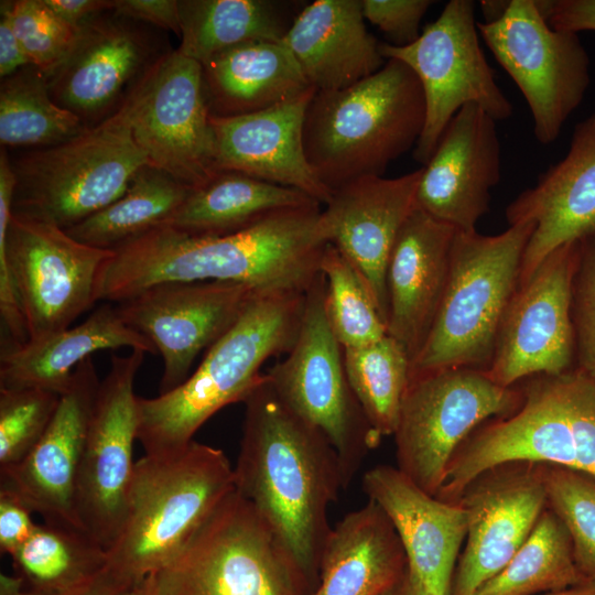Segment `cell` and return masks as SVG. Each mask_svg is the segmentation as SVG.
<instances>
[{
    "label": "cell",
    "instance_id": "cell-33",
    "mask_svg": "<svg viewBox=\"0 0 595 595\" xmlns=\"http://www.w3.org/2000/svg\"><path fill=\"white\" fill-rule=\"evenodd\" d=\"M177 51L199 64L232 46L282 41L295 17L286 2L272 0H177Z\"/></svg>",
    "mask_w": 595,
    "mask_h": 595
},
{
    "label": "cell",
    "instance_id": "cell-11",
    "mask_svg": "<svg viewBox=\"0 0 595 595\" xmlns=\"http://www.w3.org/2000/svg\"><path fill=\"white\" fill-rule=\"evenodd\" d=\"M325 289L321 273L306 292L293 347L267 375L284 403L318 429L335 448L348 487L380 441L349 385L344 349L328 322Z\"/></svg>",
    "mask_w": 595,
    "mask_h": 595
},
{
    "label": "cell",
    "instance_id": "cell-18",
    "mask_svg": "<svg viewBox=\"0 0 595 595\" xmlns=\"http://www.w3.org/2000/svg\"><path fill=\"white\" fill-rule=\"evenodd\" d=\"M578 240L552 251L518 286L501 318L487 376L510 388L537 376L575 368L571 286Z\"/></svg>",
    "mask_w": 595,
    "mask_h": 595
},
{
    "label": "cell",
    "instance_id": "cell-6",
    "mask_svg": "<svg viewBox=\"0 0 595 595\" xmlns=\"http://www.w3.org/2000/svg\"><path fill=\"white\" fill-rule=\"evenodd\" d=\"M517 385L520 405L486 420L461 443L436 498L456 502L475 476L507 462L560 465L595 477V381L572 369Z\"/></svg>",
    "mask_w": 595,
    "mask_h": 595
},
{
    "label": "cell",
    "instance_id": "cell-30",
    "mask_svg": "<svg viewBox=\"0 0 595 595\" xmlns=\"http://www.w3.org/2000/svg\"><path fill=\"white\" fill-rule=\"evenodd\" d=\"M120 347L158 354L148 338L123 322L116 305L106 302L74 327L1 349L0 388H41L62 394L83 360L95 351Z\"/></svg>",
    "mask_w": 595,
    "mask_h": 595
},
{
    "label": "cell",
    "instance_id": "cell-36",
    "mask_svg": "<svg viewBox=\"0 0 595 595\" xmlns=\"http://www.w3.org/2000/svg\"><path fill=\"white\" fill-rule=\"evenodd\" d=\"M87 128L51 97L44 73L26 65L1 79L0 143L8 149H42L65 142Z\"/></svg>",
    "mask_w": 595,
    "mask_h": 595
},
{
    "label": "cell",
    "instance_id": "cell-1",
    "mask_svg": "<svg viewBox=\"0 0 595 595\" xmlns=\"http://www.w3.org/2000/svg\"><path fill=\"white\" fill-rule=\"evenodd\" d=\"M321 204L285 208L229 235L194 236L162 224L112 249L96 302L118 303L162 283L230 281L257 291L307 292L328 241Z\"/></svg>",
    "mask_w": 595,
    "mask_h": 595
},
{
    "label": "cell",
    "instance_id": "cell-12",
    "mask_svg": "<svg viewBox=\"0 0 595 595\" xmlns=\"http://www.w3.org/2000/svg\"><path fill=\"white\" fill-rule=\"evenodd\" d=\"M521 399L518 385L500 387L483 369L410 376L392 434L397 467L436 496L461 443L486 420L513 412Z\"/></svg>",
    "mask_w": 595,
    "mask_h": 595
},
{
    "label": "cell",
    "instance_id": "cell-21",
    "mask_svg": "<svg viewBox=\"0 0 595 595\" xmlns=\"http://www.w3.org/2000/svg\"><path fill=\"white\" fill-rule=\"evenodd\" d=\"M99 383L93 357H88L74 370L36 445L19 463L0 468V493L14 497L45 522L85 531L76 510L77 484Z\"/></svg>",
    "mask_w": 595,
    "mask_h": 595
},
{
    "label": "cell",
    "instance_id": "cell-14",
    "mask_svg": "<svg viewBox=\"0 0 595 595\" xmlns=\"http://www.w3.org/2000/svg\"><path fill=\"white\" fill-rule=\"evenodd\" d=\"M477 28L524 97L536 139L555 141L591 84V60L578 34L551 28L537 0H510L498 20Z\"/></svg>",
    "mask_w": 595,
    "mask_h": 595
},
{
    "label": "cell",
    "instance_id": "cell-40",
    "mask_svg": "<svg viewBox=\"0 0 595 595\" xmlns=\"http://www.w3.org/2000/svg\"><path fill=\"white\" fill-rule=\"evenodd\" d=\"M540 470L547 506L571 537L576 567L585 580L595 581V477L553 464H540Z\"/></svg>",
    "mask_w": 595,
    "mask_h": 595
},
{
    "label": "cell",
    "instance_id": "cell-15",
    "mask_svg": "<svg viewBox=\"0 0 595 595\" xmlns=\"http://www.w3.org/2000/svg\"><path fill=\"white\" fill-rule=\"evenodd\" d=\"M172 51L166 31L107 10L82 24L64 58L43 73L52 99L89 129L115 115Z\"/></svg>",
    "mask_w": 595,
    "mask_h": 595
},
{
    "label": "cell",
    "instance_id": "cell-3",
    "mask_svg": "<svg viewBox=\"0 0 595 595\" xmlns=\"http://www.w3.org/2000/svg\"><path fill=\"white\" fill-rule=\"evenodd\" d=\"M305 298L306 292H257L180 386L154 398L138 397V441L145 454L185 448L215 413L244 402L262 380V365L293 347Z\"/></svg>",
    "mask_w": 595,
    "mask_h": 595
},
{
    "label": "cell",
    "instance_id": "cell-38",
    "mask_svg": "<svg viewBox=\"0 0 595 595\" xmlns=\"http://www.w3.org/2000/svg\"><path fill=\"white\" fill-rule=\"evenodd\" d=\"M343 349L349 385L381 441L394 432L409 383L411 359L390 335L363 347Z\"/></svg>",
    "mask_w": 595,
    "mask_h": 595
},
{
    "label": "cell",
    "instance_id": "cell-50",
    "mask_svg": "<svg viewBox=\"0 0 595 595\" xmlns=\"http://www.w3.org/2000/svg\"><path fill=\"white\" fill-rule=\"evenodd\" d=\"M45 2L75 29L95 15L113 9V0H45Z\"/></svg>",
    "mask_w": 595,
    "mask_h": 595
},
{
    "label": "cell",
    "instance_id": "cell-19",
    "mask_svg": "<svg viewBox=\"0 0 595 595\" xmlns=\"http://www.w3.org/2000/svg\"><path fill=\"white\" fill-rule=\"evenodd\" d=\"M255 288L239 282L162 283L116 303L123 322L162 356L159 394L180 386L205 348L239 318Z\"/></svg>",
    "mask_w": 595,
    "mask_h": 595
},
{
    "label": "cell",
    "instance_id": "cell-35",
    "mask_svg": "<svg viewBox=\"0 0 595 595\" xmlns=\"http://www.w3.org/2000/svg\"><path fill=\"white\" fill-rule=\"evenodd\" d=\"M10 558L25 588L64 592L96 577L107 551L83 530L43 521Z\"/></svg>",
    "mask_w": 595,
    "mask_h": 595
},
{
    "label": "cell",
    "instance_id": "cell-4",
    "mask_svg": "<svg viewBox=\"0 0 595 595\" xmlns=\"http://www.w3.org/2000/svg\"><path fill=\"white\" fill-rule=\"evenodd\" d=\"M421 83L389 58L375 74L338 90L315 91L303 122L306 160L331 194L363 176H383L415 148L425 125Z\"/></svg>",
    "mask_w": 595,
    "mask_h": 595
},
{
    "label": "cell",
    "instance_id": "cell-28",
    "mask_svg": "<svg viewBox=\"0 0 595 595\" xmlns=\"http://www.w3.org/2000/svg\"><path fill=\"white\" fill-rule=\"evenodd\" d=\"M283 43L317 91L349 87L386 63L367 31L361 0H315L295 17Z\"/></svg>",
    "mask_w": 595,
    "mask_h": 595
},
{
    "label": "cell",
    "instance_id": "cell-23",
    "mask_svg": "<svg viewBox=\"0 0 595 595\" xmlns=\"http://www.w3.org/2000/svg\"><path fill=\"white\" fill-rule=\"evenodd\" d=\"M422 169L393 178L370 175L331 195L320 224L334 245L363 274L387 324L386 274L397 236L416 208Z\"/></svg>",
    "mask_w": 595,
    "mask_h": 595
},
{
    "label": "cell",
    "instance_id": "cell-47",
    "mask_svg": "<svg viewBox=\"0 0 595 595\" xmlns=\"http://www.w3.org/2000/svg\"><path fill=\"white\" fill-rule=\"evenodd\" d=\"M116 13L181 35L177 0H113Z\"/></svg>",
    "mask_w": 595,
    "mask_h": 595
},
{
    "label": "cell",
    "instance_id": "cell-32",
    "mask_svg": "<svg viewBox=\"0 0 595 595\" xmlns=\"http://www.w3.org/2000/svg\"><path fill=\"white\" fill-rule=\"evenodd\" d=\"M312 203L317 202L300 191L220 171L192 190L165 224L194 236H221L242 230L275 212Z\"/></svg>",
    "mask_w": 595,
    "mask_h": 595
},
{
    "label": "cell",
    "instance_id": "cell-44",
    "mask_svg": "<svg viewBox=\"0 0 595 595\" xmlns=\"http://www.w3.org/2000/svg\"><path fill=\"white\" fill-rule=\"evenodd\" d=\"M430 0H361L365 20L380 29L394 46H405L420 36V23Z\"/></svg>",
    "mask_w": 595,
    "mask_h": 595
},
{
    "label": "cell",
    "instance_id": "cell-53",
    "mask_svg": "<svg viewBox=\"0 0 595 595\" xmlns=\"http://www.w3.org/2000/svg\"><path fill=\"white\" fill-rule=\"evenodd\" d=\"M543 595H595V581H585L560 591L545 593Z\"/></svg>",
    "mask_w": 595,
    "mask_h": 595
},
{
    "label": "cell",
    "instance_id": "cell-8",
    "mask_svg": "<svg viewBox=\"0 0 595 595\" xmlns=\"http://www.w3.org/2000/svg\"><path fill=\"white\" fill-rule=\"evenodd\" d=\"M131 107L132 94L110 118L65 142L9 154L12 214L66 230L121 197L150 164L133 138Z\"/></svg>",
    "mask_w": 595,
    "mask_h": 595
},
{
    "label": "cell",
    "instance_id": "cell-45",
    "mask_svg": "<svg viewBox=\"0 0 595 595\" xmlns=\"http://www.w3.org/2000/svg\"><path fill=\"white\" fill-rule=\"evenodd\" d=\"M33 512L14 497L0 493V551L12 555L36 527Z\"/></svg>",
    "mask_w": 595,
    "mask_h": 595
},
{
    "label": "cell",
    "instance_id": "cell-52",
    "mask_svg": "<svg viewBox=\"0 0 595 595\" xmlns=\"http://www.w3.org/2000/svg\"><path fill=\"white\" fill-rule=\"evenodd\" d=\"M509 1H482L480 7L485 15L484 22H494L498 20L506 11Z\"/></svg>",
    "mask_w": 595,
    "mask_h": 595
},
{
    "label": "cell",
    "instance_id": "cell-34",
    "mask_svg": "<svg viewBox=\"0 0 595 595\" xmlns=\"http://www.w3.org/2000/svg\"><path fill=\"white\" fill-rule=\"evenodd\" d=\"M191 192L169 173L145 164L121 197L66 231L83 244L112 250L167 223Z\"/></svg>",
    "mask_w": 595,
    "mask_h": 595
},
{
    "label": "cell",
    "instance_id": "cell-25",
    "mask_svg": "<svg viewBox=\"0 0 595 595\" xmlns=\"http://www.w3.org/2000/svg\"><path fill=\"white\" fill-rule=\"evenodd\" d=\"M315 91L253 113L210 116L217 172H239L325 205L332 194L312 171L303 147L304 115Z\"/></svg>",
    "mask_w": 595,
    "mask_h": 595
},
{
    "label": "cell",
    "instance_id": "cell-41",
    "mask_svg": "<svg viewBox=\"0 0 595 595\" xmlns=\"http://www.w3.org/2000/svg\"><path fill=\"white\" fill-rule=\"evenodd\" d=\"M61 394L41 388H0V468L22 461L48 428Z\"/></svg>",
    "mask_w": 595,
    "mask_h": 595
},
{
    "label": "cell",
    "instance_id": "cell-5",
    "mask_svg": "<svg viewBox=\"0 0 595 595\" xmlns=\"http://www.w3.org/2000/svg\"><path fill=\"white\" fill-rule=\"evenodd\" d=\"M234 489V467L219 448L193 441L175 453L144 454L134 464L105 570L136 588L180 553Z\"/></svg>",
    "mask_w": 595,
    "mask_h": 595
},
{
    "label": "cell",
    "instance_id": "cell-16",
    "mask_svg": "<svg viewBox=\"0 0 595 595\" xmlns=\"http://www.w3.org/2000/svg\"><path fill=\"white\" fill-rule=\"evenodd\" d=\"M131 126L149 163L192 190L218 173L202 65L177 50L132 93Z\"/></svg>",
    "mask_w": 595,
    "mask_h": 595
},
{
    "label": "cell",
    "instance_id": "cell-37",
    "mask_svg": "<svg viewBox=\"0 0 595 595\" xmlns=\"http://www.w3.org/2000/svg\"><path fill=\"white\" fill-rule=\"evenodd\" d=\"M585 581L576 567L565 526L547 507L519 551L475 595H533Z\"/></svg>",
    "mask_w": 595,
    "mask_h": 595
},
{
    "label": "cell",
    "instance_id": "cell-10",
    "mask_svg": "<svg viewBox=\"0 0 595 595\" xmlns=\"http://www.w3.org/2000/svg\"><path fill=\"white\" fill-rule=\"evenodd\" d=\"M0 190V274L15 283L29 342L71 327L96 303L95 284L112 250L83 244L63 228L12 214Z\"/></svg>",
    "mask_w": 595,
    "mask_h": 595
},
{
    "label": "cell",
    "instance_id": "cell-49",
    "mask_svg": "<svg viewBox=\"0 0 595 595\" xmlns=\"http://www.w3.org/2000/svg\"><path fill=\"white\" fill-rule=\"evenodd\" d=\"M4 7L0 6V77H8L30 65Z\"/></svg>",
    "mask_w": 595,
    "mask_h": 595
},
{
    "label": "cell",
    "instance_id": "cell-24",
    "mask_svg": "<svg viewBox=\"0 0 595 595\" xmlns=\"http://www.w3.org/2000/svg\"><path fill=\"white\" fill-rule=\"evenodd\" d=\"M506 219L508 225L534 224L518 286L552 251L595 231V110L574 127L564 158L507 206Z\"/></svg>",
    "mask_w": 595,
    "mask_h": 595
},
{
    "label": "cell",
    "instance_id": "cell-20",
    "mask_svg": "<svg viewBox=\"0 0 595 595\" xmlns=\"http://www.w3.org/2000/svg\"><path fill=\"white\" fill-rule=\"evenodd\" d=\"M456 502L467 513V533L447 595H475L519 551L548 507L540 464L495 465L475 476Z\"/></svg>",
    "mask_w": 595,
    "mask_h": 595
},
{
    "label": "cell",
    "instance_id": "cell-48",
    "mask_svg": "<svg viewBox=\"0 0 595 595\" xmlns=\"http://www.w3.org/2000/svg\"><path fill=\"white\" fill-rule=\"evenodd\" d=\"M132 589L113 578L105 569L86 584L64 592L29 589L17 575L0 574V595H129Z\"/></svg>",
    "mask_w": 595,
    "mask_h": 595
},
{
    "label": "cell",
    "instance_id": "cell-29",
    "mask_svg": "<svg viewBox=\"0 0 595 595\" xmlns=\"http://www.w3.org/2000/svg\"><path fill=\"white\" fill-rule=\"evenodd\" d=\"M407 570L408 559L392 523L368 499L332 528L311 595H382Z\"/></svg>",
    "mask_w": 595,
    "mask_h": 595
},
{
    "label": "cell",
    "instance_id": "cell-51",
    "mask_svg": "<svg viewBox=\"0 0 595 595\" xmlns=\"http://www.w3.org/2000/svg\"><path fill=\"white\" fill-rule=\"evenodd\" d=\"M382 595H431L420 580L409 570Z\"/></svg>",
    "mask_w": 595,
    "mask_h": 595
},
{
    "label": "cell",
    "instance_id": "cell-9",
    "mask_svg": "<svg viewBox=\"0 0 595 595\" xmlns=\"http://www.w3.org/2000/svg\"><path fill=\"white\" fill-rule=\"evenodd\" d=\"M531 221L497 235L456 230L445 292L410 376L446 368L486 370L498 328L519 279Z\"/></svg>",
    "mask_w": 595,
    "mask_h": 595
},
{
    "label": "cell",
    "instance_id": "cell-7",
    "mask_svg": "<svg viewBox=\"0 0 595 595\" xmlns=\"http://www.w3.org/2000/svg\"><path fill=\"white\" fill-rule=\"evenodd\" d=\"M144 595H311L285 544L236 488L180 553L140 584Z\"/></svg>",
    "mask_w": 595,
    "mask_h": 595
},
{
    "label": "cell",
    "instance_id": "cell-17",
    "mask_svg": "<svg viewBox=\"0 0 595 595\" xmlns=\"http://www.w3.org/2000/svg\"><path fill=\"white\" fill-rule=\"evenodd\" d=\"M145 351L112 355L91 412L77 484L76 510L83 529L106 551L120 531L138 441L134 380Z\"/></svg>",
    "mask_w": 595,
    "mask_h": 595
},
{
    "label": "cell",
    "instance_id": "cell-26",
    "mask_svg": "<svg viewBox=\"0 0 595 595\" xmlns=\"http://www.w3.org/2000/svg\"><path fill=\"white\" fill-rule=\"evenodd\" d=\"M363 488L392 523L409 570L431 595H447L467 533L465 509L424 491L397 466L370 468Z\"/></svg>",
    "mask_w": 595,
    "mask_h": 595
},
{
    "label": "cell",
    "instance_id": "cell-27",
    "mask_svg": "<svg viewBox=\"0 0 595 595\" xmlns=\"http://www.w3.org/2000/svg\"><path fill=\"white\" fill-rule=\"evenodd\" d=\"M456 230L416 207L392 247L386 274L387 332L403 346L411 364L437 315Z\"/></svg>",
    "mask_w": 595,
    "mask_h": 595
},
{
    "label": "cell",
    "instance_id": "cell-22",
    "mask_svg": "<svg viewBox=\"0 0 595 595\" xmlns=\"http://www.w3.org/2000/svg\"><path fill=\"white\" fill-rule=\"evenodd\" d=\"M496 122L473 104L457 111L422 167L418 208L457 230H476L501 176Z\"/></svg>",
    "mask_w": 595,
    "mask_h": 595
},
{
    "label": "cell",
    "instance_id": "cell-46",
    "mask_svg": "<svg viewBox=\"0 0 595 595\" xmlns=\"http://www.w3.org/2000/svg\"><path fill=\"white\" fill-rule=\"evenodd\" d=\"M551 28L578 34L595 31V0L537 1Z\"/></svg>",
    "mask_w": 595,
    "mask_h": 595
},
{
    "label": "cell",
    "instance_id": "cell-2",
    "mask_svg": "<svg viewBox=\"0 0 595 595\" xmlns=\"http://www.w3.org/2000/svg\"><path fill=\"white\" fill-rule=\"evenodd\" d=\"M245 404L235 488L275 531L315 589L327 520L345 480L335 448L279 397L267 374Z\"/></svg>",
    "mask_w": 595,
    "mask_h": 595
},
{
    "label": "cell",
    "instance_id": "cell-13",
    "mask_svg": "<svg viewBox=\"0 0 595 595\" xmlns=\"http://www.w3.org/2000/svg\"><path fill=\"white\" fill-rule=\"evenodd\" d=\"M385 60L408 65L419 78L425 98V125L413 158L425 165L457 111L476 105L496 121L509 119L513 106L497 84L479 43L475 4L451 0L419 39L405 46L380 43Z\"/></svg>",
    "mask_w": 595,
    "mask_h": 595
},
{
    "label": "cell",
    "instance_id": "cell-54",
    "mask_svg": "<svg viewBox=\"0 0 595 595\" xmlns=\"http://www.w3.org/2000/svg\"><path fill=\"white\" fill-rule=\"evenodd\" d=\"M129 595H144L141 585H139V586H137L136 588H133V589L130 592Z\"/></svg>",
    "mask_w": 595,
    "mask_h": 595
},
{
    "label": "cell",
    "instance_id": "cell-42",
    "mask_svg": "<svg viewBox=\"0 0 595 595\" xmlns=\"http://www.w3.org/2000/svg\"><path fill=\"white\" fill-rule=\"evenodd\" d=\"M14 32L32 65L47 72L72 47L77 29L58 17L45 0H2Z\"/></svg>",
    "mask_w": 595,
    "mask_h": 595
},
{
    "label": "cell",
    "instance_id": "cell-43",
    "mask_svg": "<svg viewBox=\"0 0 595 595\" xmlns=\"http://www.w3.org/2000/svg\"><path fill=\"white\" fill-rule=\"evenodd\" d=\"M575 367L595 381V231L578 240L571 286Z\"/></svg>",
    "mask_w": 595,
    "mask_h": 595
},
{
    "label": "cell",
    "instance_id": "cell-31",
    "mask_svg": "<svg viewBox=\"0 0 595 595\" xmlns=\"http://www.w3.org/2000/svg\"><path fill=\"white\" fill-rule=\"evenodd\" d=\"M201 65L213 117L258 112L313 88L283 41L239 44Z\"/></svg>",
    "mask_w": 595,
    "mask_h": 595
},
{
    "label": "cell",
    "instance_id": "cell-39",
    "mask_svg": "<svg viewBox=\"0 0 595 595\" xmlns=\"http://www.w3.org/2000/svg\"><path fill=\"white\" fill-rule=\"evenodd\" d=\"M321 273L328 322L343 348L363 347L388 335L365 278L332 244L324 250Z\"/></svg>",
    "mask_w": 595,
    "mask_h": 595
}]
</instances>
